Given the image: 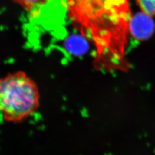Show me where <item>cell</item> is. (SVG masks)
I'll return each mask as SVG.
<instances>
[{
	"mask_svg": "<svg viewBox=\"0 0 155 155\" xmlns=\"http://www.w3.org/2000/svg\"><path fill=\"white\" fill-rule=\"evenodd\" d=\"M72 16L93 40L101 55L120 57L129 29L127 0H67Z\"/></svg>",
	"mask_w": 155,
	"mask_h": 155,
	"instance_id": "1",
	"label": "cell"
},
{
	"mask_svg": "<svg viewBox=\"0 0 155 155\" xmlns=\"http://www.w3.org/2000/svg\"><path fill=\"white\" fill-rule=\"evenodd\" d=\"M39 89L25 72L18 71L0 78V114L8 122L28 118L39 106Z\"/></svg>",
	"mask_w": 155,
	"mask_h": 155,
	"instance_id": "2",
	"label": "cell"
},
{
	"mask_svg": "<svg viewBox=\"0 0 155 155\" xmlns=\"http://www.w3.org/2000/svg\"><path fill=\"white\" fill-rule=\"evenodd\" d=\"M129 28L135 39L144 40L148 39L153 33L155 24L151 16L142 12V13H137L130 18Z\"/></svg>",
	"mask_w": 155,
	"mask_h": 155,
	"instance_id": "3",
	"label": "cell"
},
{
	"mask_svg": "<svg viewBox=\"0 0 155 155\" xmlns=\"http://www.w3.org/2000/svg\"><path fill=\"white\" fill-rule=\"evenodd\" d=\"M16 4L21 6L24 9L29 12L32 16L39 18L41 12L48 9L51 6H67L66 0H12Z\"/></svg>",
	"mask_w": 155,
	"mask_h": 155,
	"instance_id": "4",
	"label": "cell"
},
{
	"mask_svg": "<svg viewBox=\"0 0 155 155\" xmlns=\"http://www.w3.org/2000/svg\"><path fill=\"white\" fill-rule=\"evenodd\" d=\"M63 46L68 54L74 56L86 54L89 48V45L85 39L78 35L68 37Z\"/></svg>",
	"mask_w": 155,
	"mask_h": 155,
	"instance_id": "5",
	"label": "cell"
},
{
	"mask_svg": "<svg viewBox=\"0 0 155 155\" xmlns=\"http://www.w3.org/2000/svg\"><path fill=\"white\" fill-rule=\"evenodd\" d=\"M142 12L150 16L155 15V0H137Z\"/></svg>",
	"mask_w": 155,
	"mask_h": 155,
	"instance_id": "6",
	"label": "cell"
}]
</instances>
